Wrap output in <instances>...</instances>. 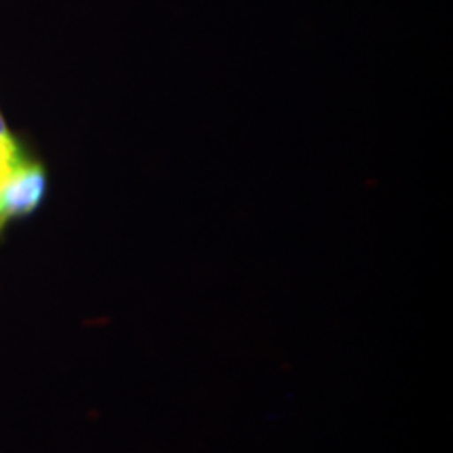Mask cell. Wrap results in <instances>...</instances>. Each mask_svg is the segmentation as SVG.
<instances>
[{"instance_id": "6da1fadb", "label": "cell", "mask_w": 453, "mask_h": 453, "mask_svg": "<svg viewBox=\"0 0 453 453\" xmlns=\"http://www.w3.org/2000/svg\"><path fill=\"white\" fill-rule=\"evenodd\" d=\"M32 160H27L24 150H21L19 143L9 130L0 133V197H3L4 189L11 185L17 174L24 170ZM7 225V220L3 219V212H0V229Z\"/></svg>"}]
</instances>
